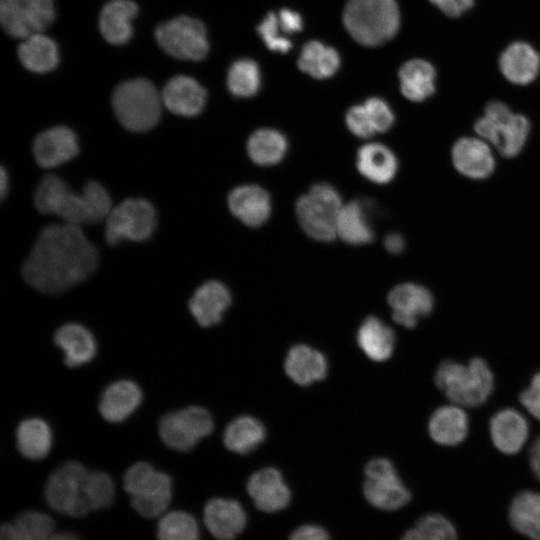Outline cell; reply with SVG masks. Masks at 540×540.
<instances>
[{"label":"cell","instance_id":"1","mask_svg":"<svg viewBox=\"0 0 540 540\" xmlns=\"http://www.w3.org/2000/svg\"><path fill=\"white\" fill-rule=\"evenodd\" d=\"M98 260L97 249L80 226L51 224L39 233L23 264L22 275L32 288L56 294L87 279Z\"/></svg>","mask_w":540,"mask_h":540},{"label":"cell","instance_id":"2","mask_svg":"<svg viewBox=\"0 0 540 540\" xmlns=\"http://www.w3.org/2000/svg\"><path fill=\"white\" fill-rule=\"evenodd\" d=\"M34 203L41 213L54 214L76 226L105 220L112 209L111 198L100 183L89 181L76 193L55 175H47L39 182Z\"/></svg>","mask_w":540,"mask_h":540},{"label":"cell","instance_id":"3","mask_svg":"<svg viewBox=\"0 0 540 540\" xmlns=\"http://www.w3.org/2000/svg\"><path fill=\"white\" fill-rule=\"evenodd\" d=\"M44 495L53 510L77 518L102 508L107 483L102 471H90L77 461H67L50 474Z\"/></svg>","mask_w":540,"mask_h":540},{"label":"cell","instance_id":"4","mask_svg":"<svg viewBox=\"0 0 540 540\" xmlns=\"http://www.w3.org/2000/svg\"><path fill=\"white\" fill-rule=\"evenodd\" d=\"M343 22L355 41L373 47L396 35L400 11L396 0H348Z\"/></svg>","mask_w":540,"mask_h":540},{"label":"cell","instance_id":"5","mask_svg":"<svg viewBox=\"0 0 540 540\" xmlns=\"http://www.w3.org/2000/svg\"><path fill=\"white\" fill-rule=\"evenodd\" d=\"M435 383L454 404L477 407L487 400L494 380L487 363L473 358L467 365L443 361L436 370Z\"/></svg>","mask_w":540,"mask_h":540},{"label":"cell","instance_id":"6","mask_svg":"<svg viewBox=\"0 0 540 540\" xmlns=\"http://www.w3.org/2000/svg\"><path fill=\"white\" fill-rule=\"evenodd\" d=\"M162 98L146 79L121 83L112 96V106L119 122L133 132L153 128L161 115Z\"/></svg>","mask_w":540,"mask_h":540},{"label":"cell","instance_id":"7","mask_svg":"<svg viewBox=\"0 0 540 540\" xmlns=\"http://www.w3.org/2000/svg\"><path fill=\"white\" fill-rule=\"evenodd\" d=\"M123 486L132 507L143 517L160 516L170 504L171 478L147 462H137L129 467L124 474Z\"/></svg>","mask_w":540,"mask_h":540},{"label":"cell","instance_id":"8","mask_svg":"<svg viewBox=\"0 0 540 540\" xmlns=\"http://www.w3.org/2000/svg\"><path fill=\"white\" fill-rule=\"evenodd\" d=\"M342 206L334 187L318 183L297 201V218L307 235L329 242L337 235V220Z\"/></svg>","mask_w":540,"mask_h":540},{"label":"cell","instance_id":"9","mask_svg":"<svg viewBox=\"0 0 540 540\" xmlns=\"http://www.w3.org/2000/svg\"><path fill=\"white\" fill-rule=\"evenodd\" d=\"M105 223V238L110 245L123 240L145 241L155 229L156 212L147 200L129 198L112 207Z\"/></svg>","mask_w":540,"mask_h":540},{"label":"cell","instance_id":"10","mask_svg":"<svg viewBox=\"0 0 540 540\" xmlns=\"http://www.w3.org/2000/svg\"><path fill=\"white\" fill-rule=\"evenodd\" d=\"M159 46L169 55L199 61L207 56L209 44L204 24L189 16H179L155 30Z\"/></svg>","mask_w":540,"mask_h":540},{"label":"cell","instance_id":"11","mask_svg":"<svg viewBox=\"0 0 540 540\" xmlns=\"http://www.w3.org/2000/svg\"><path fill=\"white\" fill-rule=\"evenodd\" d=\"M363 495L374 508L395 511L407 505L411 493L403 484L391 461L377 458L365 466Z\"/></svg>","mask_w":540,"mask_h":540},{"label":"cell","instance_id":"12","mask_svg":"<svg viewBox=\"0 0 540 540\" xmlns=\"http://www.w3.org/2000/svg\"><path fill=\"white\" fill-rule=\"evenodd\" d=\"M213 430L210 413L198 406H190L164 415L159 422L162 441L176 451H189Z\"/></svg>","mask_w":540,"mask_h":540},{"label":"cell","instance_id":"13","mask_svg":"<svg viewBox=\"0 0 540 540\" xmlns=\"http://www.w3.org/2000/svg\"><path fill=\"white\" fill-rule=\"evenodd\" d=\"M246 489L255 507L261 512L276 513L291 501V491L281 472L273 467L255 471L248 479Z\"/></svg>","mask_w":540,"mask_h":540},{"label":"cell","instance_id":"14","mask_svg":"<svg viewBox=\"0 0 540 540\" xmlns=\"http://www.w3.org/2000/svg\"><path fill=\"white\" fill-rule=\"evenodd\" d=\"M393 320L405 328H414L420 317L428 316L434 305L428 289L414 283L395 286L388 295Z\"/></svg>","mask_w":540,"mask_h":540},{"label":"cell","instance_id":"15","mask_svg":"<svg viewBox=\"0 0 540 540\" xmlns=\"http://www.w3.org/2000/svg\"><path fill=\"white\" fill-rule=\"evenodd\" d=\"M206 528L217 540H234L247 525V515L242 505L233 499L213 498L203 510Z\"/></svg>","mask_w":540,"mask_h":540},{"label":"cell","instance_id":"16","mask_svg":"<svg viewBox=\"0 0 540 540\" xmlns=\"http://www.w3.org/2000/svg\"><path fill=\"white\" fill-rule=\"evenodd\" d=\"M78 151L75 133L64 126L53 127L40 133L33 142L35 160L43 168L59 166L74 158Z\"/></svg>","mask_w":540,"mask_h":540},{"label":"cell","instance_id":"17","mask_svg":"<svg viewBox=\"0 0 540 540\" xmlns=\"http://www.w3.org/2000/svg\"><path fill=\"white\" fill-rule=\"evenodd\" d=\"M206 96L205 89L185 75L171 78L161 94L162 103L170 112L185 117L198 115L205 106Z\"/></svg>","mask_w":540,"mask_h":540},{"label":"cell","instance_id":"18","mask_svg":"<svg viewBox=\"0 0 540 540\" xmlns=\"http://www.w3.org/2000/svg\"><path fill=\"white\" fill-rule=\"evenodd\" d=\"M499 69L509 82L527 85L536 79L540 71V55L526 42H513L501 53Z\"/></svg>","mask_w":540,"mask_h":540},{"label":"cell","instance_id":"19","mask_svg":"<svg viewBox=\"0 0 540 540\" xmlns=\"http://www.w3.org/2000/svg\"><path fill=\"white\" fill-rule=\"evenodd\" d=\"M231 304L229 289L219 281L201 285L189 301V310L199 325L210 327L219 323Z\"/></svg>","mask_w":540,"mask_h":540},{"label":"cell","instance_id":"20","mask_svg":"<svg viewBox=\"0 0 540 540\" xmlns=\"http://www.w3.org/2000/svg\"><path fill=\"white\" fill-rule=\"evenodd\" d=\"M228 205L235 217L251 227L264 224L271 213L269 194L257 185H242L232 190Z\"/></svg>","mask_w":540,"mask_h":540},{"label":"cell","instance_id":"21","mask_svg":"<svg viewBox=\"0 0 540 540\" xmlns=\"http://www.w3.org/2000/svg\"><path fill=\"white\" fill-rule=\"evenodd\" d=\"M452 161L462 175L472 179L487 178L495 167L493 155L486 143L470 137H463L454 144Z\"/></svg>","mask_w":540,"mask_h":540},{"label":"cell","instance_id":"22","mask_svg":"<svg viewBox=\"0 0 540 540\" xmlns=\"http://www.w3.org/2000/svg\"><path fill=\"white\" fill-rule=\"evenodd\" d=\"M372 206L366 200H354L342 206L337 220V235L351 245H364L374 238Z\"/></svg>","mask_w":540,"mask_h":540},{"label":"cell","instance_id":"23","mask_svg":"<svg viewBox=\"0 0 540 540\" xmlns=\"http://www.w3.org/2000/svg\"><path fill=\"white\" fill-rule=\"evenodd\" d=\"M529 434L526 419L514 409H503L490 420V435L495 447L503 453H517Z\"/></svg>","mask_w":540,"mask_h":540},{"label":"cell","instance_id":"24","mask_svg":"<svg viewBox=\"0 0 540 540\" xmlns=\"http://www.w3.org/2000/svg\"><path fill=\"white\" fill-rule=\"evenodd\" d=\"M138 6L131 0H111L101 10L99 28L103 38L113 45L128 42L132 36V20Z\"/></svg>","mask_w":540,"mask_h":540},{"label":"cell","instance_id":"25","mask_svg":"<svg viewBox=\"0 0 540 540\" xmlns=\"http://www.w3.org/2000/svg\"><path fill=\"white\" fill-rule=\"evenodd\" d=\"M142 392L139 386L129 380L110 384L103 392L99 411L109 422H121L128 418L140 405Z\"/></svg>","mask_w":540,"mask_h":540},{"label":"cell","instance_id":"26","mask_svg":"<svg viewBox=\"0 0 540 540\" xmlns=\"http://www.w3.org/2000/svg\"><path fill=\"white\" fill-rule=\"evenodd\" d=\"M284 367L287 375L295 383L307 386L326 376L328 364L321 352L307 345L298 344L289 350Z\"/></svg>","mask_w":540,"mask_h":540},{"label":"cell","instance_id":"27","mask_svg":"<svg viewBox=\"0 0 540 540\" xmlns=\"http://www.w3.org/2000/svg\"><path fill=\"white\" fill-rule=\"evenodd\" d=\"M54 341L65 354V363L76 367L91 361L96 353L93 335L83 326L69 323L61 326L54 335Z\"/></svg>","mask_w":540,"mask_h":540},{"label":"cell","instance_id":"28","mask_svg":"<svg viewBox=\"0 0 540 540\" xmlns=\"http://www.w3.org/2000/svg\"><path fill=\"white\" fill-rule=\"evenodd\" d=\"M400 90L410 101L422 102L435 92L436 71L423 59H411L399 69Z\"/></svg>","mask_w":540,"mask_h":540},{"label":"cell","instance_id":"29","mask_svg":"<svg viewBox=\"0 0 540 540\" xmlns=\"http://www.w3.org/2000/svg\"><path fill=\"white\" fill-rule=\"evenodd\" d=\"M357 168L368 180L378 184H385L395 176L398 162L394 153L388 147L379 143H371L359 149Z\"/></svg>","mask_w":540,"mask_h":540},{"label":"cell","instance_id":"30","mask_svg":"<svg viewBox=\"0 0 540 540\" xmlns=\"http://www.w3.org/2000/svg\"><path fill=\"white\" fill-rule=\"evenodd\" d=\"M431 438L441 445H457L468 433V417L459 406H443L430 417L428 424Z\"/></svg>","mask_w":540,"mask_h":540},{"label":"cell","instance_id":"31","mask_svg":"<svg viewBox=\"0 0 540 540\" xmlns=\"http://www.w3.org/2000/svg\"><path fill=\"white\" fill-rule=\"evenodd\" d=\"M18 57L26 69L35 73L49 72L59 62L57 45L42 33H33L24 38L18 47Z\"/></svg>","mask_w":540,"mask_h":540},{"label":"cell","instance_id":"32","mask_svg":"<svg viewBox=\"0 0 540 540\" xmlns=\"http://www.w3.org/2000/svg\"><path fill=\"white\" fill-rule=\"evenodd\" d=\"M357 342L361 350L373 361H385L393 353V330L380 319L367 317L358 329Z\"/></svg>","mask_w":540,"mask_h":540},{"label":"cell","instance_id":"33","mask_svg":"<svg viewBox=\"0 0 540 540\" xmlns=\"http://www.w3.org/2000/svg\"><path fill=\"white\" fill-rule=\"evenodd\" d=\"M509 522L513 529L531 540H540V493L522 491L509 507Z\"/></svg>","mask_w":540,"mask_h":540},{"label":"cell","instance_id":"34","mask_svg":"<svg viewBox=\"0 0 540 540\" xmlns=\"http://www.w3.org/2000/svg\"><path fill=\"white\" fill-rule=\"evenodd\" d=\"M263 424L254 417L241 416L225 429L223 441L228 450L236 454H248L265 439Z\"/></svg>","mask_w":540,"mask_h":540},{"label":"cell","instance_id":"35","mask_svg":"<svg viewBox=\"0 0 540 540\" xmlns=\"http://www.w3.org/2000/svg\"><path fill=\"white\" fill-rule=\"evenodd\" d=\"M19 452L31 460H39L48 455L52 434L48 424L39 418L22 421L16 431Z\"/></svg>","mask_w":540,"mask_h":540},{"label":"cell","instance_id":"36","mask_svg":"<svg viewBox=\"0 0 540 540\" xmlns=\"http://www.w3.org/2000/svg\"><path fill=\"white\" fill-rule=\"evenodd\" d=\"M340 65L338 52L318 41L306 43L298 59L301 71L316 79H326L336 73Z\"/></svg>","mask_w":540,"mask_h":540},{"label":"cell","instance_id":"37","mask_svg":"<svg viewBox=\"0 0 540 540\" xmlns=\"http://www.w3.org/2000/svg\"><path fill=\"white\" fill-rule=\"evenodd\" d=\"M285 136L274 129H260L249 138V157L258 165L270 166L282 160L287 151Z\"/></svg>","mask_w":540,"mask_h":540},{"label":"cell","instance_id":"38","mask_svg":"<svg viewBox=\"0 0 540 540\" xmlns=\"http://www.w3.org/2000/svg\"><path fill=\"white\" fill-rule=\"evenodd\" d=\"M260 70L258 64L251 59H240L234 62L227 75V87L236 97H251L260 87Z\"/></svg>","mask_w":540,"mask_h":540},{"label":"cell","instance_id":"39","mask_svg":"<svg viewBox=\"0 0 540 540\" xmlns=\"http://www.w3.org/2000/svg\"><path fill=\"white\" fill-rule=\"evenodd\" d=\"M199 526L196 519L183 511L164 514L157 524L159 540H199Z\"/></svg>","mask_w":540,"mask_h":540},{"label":"cell","instance_id":"40","mask_svg":"<svg viewBox=\"0 0 540 540\" xmlns=\"http://www.w3.org/2000/svg\"><path fill=\"white\" fill-rule=\"evenodd\" d=\"M529 121L521 114H513L511 118L501 124L500 137L497 148L505 157L517 155L526 143L529 134Z\"/></svg>","mask_w":540,"mask_h":540},{"label":"cell","instance_id":"41","mask_svg":"<svg viewBox=\"0 0 540 540\" xmlns=\"http://www.w3.org/2000/svg\"><path fill=\"white\" fill-rule=\"evenodd\" d=\"M0 21L5 32L14 38L24 39L32 34L27 0H0Z\"/></svg>","mask_w":540,"mask_h":540},{"label":"cell","instance_id":"42","mask_svg":"<svg viewBox=\"0 0 540 540\" xmlns=\"http://www.w3.org/2000/svg\"><path fill=\"white\" fill-rule=\"evenodd\" d=\"M13 525L21 540H47L54 532L53 519L38 511L21 513Z\"/></svg>","mask_w":540,"mask_h":540},{"label":"cell","instance_id":"43","mask_svg":"<svg viewBox=\"0 0 540 540\" xmlns=\"http://www.w3.org/2000/svg\"><path fill=\"white\" fill-rule=\"evenodd\" d=\"M423 540H457L453 524L443 515L430 513L422 516L416 523Z\"/></svg>","mask_w":540,"mask_h":540},{"label":"cell","instance_id":"44","mask_svg":"<svg viewBox=\"0 0 540 540\" xmlns=\"http://www.w3.org/2000/svg\"><path fill=\"white\" fill-rule=\"evenodd\" d=\"M279 27L278 17L270 12L258 25L257 31L270 50L286 53L291 49L292 44L287 38L279 35Z\"/></svg>","mask_w":540,"mask_h":540},{"label":"cell","instance_id":"45","mask_svg":"<svg viewBox=\"0 0 540 540\" xmlns=\"http://www.w3.org/2000/svg\"><path fill=\"white\" fill-rule=\"evenodd\" d=\"M28 22L33 33H41L54 20L53 0H27Z\"/></svg>","mask_w":540,"mask_h":540},{"label":"cell","instance_id":"46","mask_svg":"<svg viewBox=\"0 0 540 540\" xmlns=\"http://www.w3.org/2000/svg\"><path fill=\"white\" fill-rule=\"evenodd\" d=\"M364 106L376 132H385L392 127L394 114L383 99L371 97L364 103Z\"/></svg>","mask_w":540,"mask_h":540},{"label":"cell","instance_id":"47","mask_svg":"<svg viewBox=\"0 0 540 540\" xmlns=\"http://www.w3.org/2000/svg\"><path fill=\"white\" fill-rule=\"evenodd\" d=\"M346 124L357 137L368 138L376 132L364 104L352 106L347 111Z\"/></svg>","mask_w":540,"mask_h":540},{"label":"cell","instance_id":"48","mask_svg":"<svg viewBox=\"0 0 540 540\" xmlns=\"http://www.w3.org/2000/svg\"><path fill=\"white\" fill-rule=\"evenodd\" d=\"M521 404L540 420V372L534 375L530 386L520 394Z\"/></svg>","mask_w":540,"mask_h":540},{"label":"cell","instance_id":"49","mask_svg":"<svg viewBox=\"0 0 540 540\" xmlns=\"http://www.w3.org/2000/svg\"><path fill=\"white\" fill-rule=\"evenodd\" d=\"M288 540H331L329 532L318 524L307 523L295 528Z\"/></svg>","mask_w":540,"mask_h":540},{"label":"cell","instance_id":"50","mask_svg":"<svg viewBox=\"0 0 540 540\" xmlns=\"http://www.w3.org/2000/svg\"><path fill=\"white\" fill-rule=\"evenodd\" d=\"M449 17H459L474 5V0H429Z\"/></svg>","mask_w":540,"mask_h":540},{"label":"cell","instance_id":"51","mask_svg":"<svg viewBox=\"0 0 540 540\" xmlns=\"http://www.w3.org/2000/svg\"><path fill=\"white\" fill-rule=\"evenodd\" d=\"M500 126L501 124L483 116L476 121L474 128L481 138L497 146L500 137Z\"/></svg>","mask_w":540,"mask_h":540},{"label":"cell","instance_id":"52","mask_svg":"<svg viewBox=\"0 0 540 540\" xmlns=\"http://www.w3.org/2000/svg\"><path fill=\"white\" fill-rule=\"evenodd\" d=\"M278 20L281 30L285 33L291 34L302 29L301 16L290 9H282L279 12Z\"/></svg>","mask_w":540,"mask_h":540},{"label":"cell","instance_id":"53","mask_svg":"<svg viewBox=\"0 0 540 540\" xmlns=\"http://www.w3.org/2000/svg\"><path fill=\"white\" fill-rule=\"evenodd\" d=\"M384 246L391 254H399L405 247V241L400 234L390 233L384 240Z\"/></svg>","mask_w":540,"mask_h":540},{"label":"cell","instance_id":"54","mask_svg":"<svg viewBox=\"0 0 540 540\" xmlns=\"http://www.w3.org/2000/svg\"><path fill=\"white\" fill-rule=\"evenodd\" d=\"M529 461L534 475L540 480V436L531 447Z\"/></svg>","mask_w":540,"mask_h":540},{"label":"cell","instance_id":"55","mask_svg":"<svg viewBox=\"0 0 540 540\" xmlns=\"http://www.w3.org/2000/svg\"><path fill=\"white\" fill-rule=\"evenodd\" d=\"M0 540H21L13 523H4L0 529Z\"/></svg>","mask_w":540,"mask_h":540},{"label":"cell","instance_id":"56","mask_svg":"<svg viewBox=\"0 0 540 540\" xmlns=\"http://www.w3.org/2000/svg\"><path fill=\"white\" fill-rule=\"evenodd\" d=\"M47 540H80L79 537L69 531L53 532Z\"/></svg>","mask_w":540,"mask_h":540},{"label":"cell","instance_id":"57","mask_svg":"<svg viewBox=\"0 0 540 540\" xmlns=\"http://www.w3.org/2000/svg\"><path fill=\"white\" fill-rule=\"evenodd\" d=\"M8 191V177L5 169L1 168V177H0V192L1 197L4 198L5 194Z\"/></svg>","mask_w":540,"mask_h":540},{"label":"cell","instance_id":"58","mask_svg":"<svg viewBox=\"0 0 540 540\" xmlns=\"http://www.w3.org/2000/svg\"><path fill=\"white\" fill-rule=\"evenodd\" d=\"M400 540H423L418 530L414 527L405 531Z\"/></svg>","mask_w":540,"mask_h":540}]
</instances>
